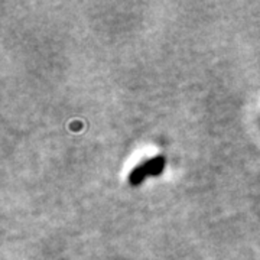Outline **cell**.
Wrapping results in <instances>:
<instances>
[{"mask_svg": "<svg viewBox=\"0 0 260 260\" xmlns=\"http://www.w3.org/2000/svg\"><path fill=\"white\" fill-rule=\"evenodd\" d=\"M165 164L167 160L164 156H156V158L145 160L142 165H138L132 171V174L129 175V184L136 186L142 184L148 177H156L159 174H162V171L165 169Z\"/></svg>", "mask_w": 260, "mask_h": 260, "instance_id": "6da1fadb", "label": "cell"}]
</instances>
